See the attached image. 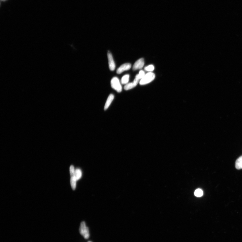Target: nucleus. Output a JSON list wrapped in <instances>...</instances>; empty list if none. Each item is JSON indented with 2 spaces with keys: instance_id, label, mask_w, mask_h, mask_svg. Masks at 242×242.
Segmentation results:
<instances>
[{
  "instance_id": "nucleus-1",
  "label": "nucleus",
  "mask_w": 242,
  "mask_h": 242,
  "mask_svg": "<svg viewBox=\"0 0 242 242\" xmlns=\"http://www.w3.org/2000/svg\"><path fill=\"white\" fill-rule=\"evenodd\" d=\"M155 75L153 73L150 72L145 74L142 79L140 81V84L144 85L149 83L155 79Z\"/></svg>"
},
{
  "instance_id": "nucleus-2",
  "label": "nucleus",
  "mask_w": 242,
  "mask_h": 242,
  "mask_svg": "<svg viewBox=\"0 0 242 242\" xmlns=\"http://www.w3.org/2000/svg\"><path fill=\"white\" fill-rule=\"evenodd\" d=\"M111 85L112 89L118 93H120L122 91V85L118 77H113L111 81Z\"/></svg>"
},
{
  "instance_id": "nucleus-3",
  "label": "nucleus",
  "mask_w": 242,
  "mask_h": 242,
  "mask_svg": "<svg viewBox=\"0 0 242 242\" xmlns=\"http://www.w3.org/2000/svg\"><path fill=\"white\" fill-rule=\"evenodd\" d=\"M79 232L83 236L85 239H87L90 237L89 228L86 226L84 222H83L81 223L79 228Z\"/></svg>"
},
{
  "instance_id": "nucleus-4",
  "label": "nucleus",
  "mask_w": 242,
  "mask_h": 242,
  "mask_svg": "<svg viewBox=\"0 0 242 242\" xmlns=\"http://www.w3.org/2000/svg\"><path fill=\"white\" fill-rule=\"evenodd\" d=\"M140 80L139 78L136 76V77L133 82L128 83L127 84L125 85L124 87V90L126 91L129 90L134 88L138 84Z\"/></svg>"
},
{
  "instance_id": "nucleus-5",
  "label": "nucleus",
  "mask_w": 242,
  "mask_h": 242,
  "mask_svg": "<svg viewBox=\"0 0 242 242\" xmlns=\"http://www.w3.org/2000/svg\"><path fill=\"white\" fill-rule=\"evenodd\" d=\"M107 56L110 69L111 71H114L115 68V64L112 55L110 52L109 51L108 52Z\"/></svg>"
},
{
  "instance_id": "nucleus-6",
  "label": "nucleus",
  "mask_w": 242,
  "mask_h": 242,
  "mask_svg": "<svg viewBox=\"0 0 242 242\" xmlns=\"http://www.w3.org/2000/svg\"><path fill=\"white\" fill-rule=\"evenodd\" d=\"M131 64L129 63H125L121 65L117 70L116 72L118 74L122 73L123 72L130 69Z\"/></svg>"
},
{
  "instance_id": "nucleus-7",
  "label": "nucleus",
  "mask_w": 242,
  "mask_h": 242,
  "mask_svg": "<svg viewBox=\"0 0 242 242\" xmlns=\"http://www.w3.org/2000/svg\"><path fill=\"white\" fill-rule=\"evenodd\" d=\"M144 60L143 58L140 59L136 62L133 66V70H135L141 69L144 65Z\"/></svg>"
},
{
  "instance_id": "nucleus-8",
  "label": "nucleus",
  "mask_w": 242,
  "mask_h": 242,
  "mask_svg": "<svg viewBox=\"0 0 242 242\" xmlns=\"http://www.w3.org/2000/svg\"><path fill=\"white\" fill-rule=\"evenodd\" d=\"M114 96L112 94H110L109 95L107 98L106 101V102L105 106H104V110H107L108 108L111 105L112 103L113 100H114Z\"/></svg>"
},
{
  "instance_id": "nucleus-9",
  "label": "nucleus",
  "mask_w": 242,
  "mask_h": 242,
  "mask_svg": "<svg viewBox=\"0 0 242 242\" xmlns=\"http://www.w3.org/2000/svg\"><path fill=\"white\" fill-rule=\"evenodd\" d=\"M236 168L238 169H242V156H241L236 160L235 163Z\"/></svg>"
},
{
  "instance_id": "nucleus-10",
  "label": "nucleus",
  "mask_w": 242,
  "mask_h": 242,
  "mask_svg": "<svg viewBox=\"0 0 242 242\" xmlns=\"http://www.w3.org/2000/svg\"><path fill=\"white\" fill-rule=\"evenodd\" d=\"M130 75L129 74H126L124 75L121 80V83L122 85H126L128 83L129 81Z\"/></svg>"
},
{
  "instance_id": "nucleus-11",
  "label": "nucleus",
  "mask_w": 242,
  "mask_h": 242,
  "mask_svg": "<svg viewBox=\"0 0 242 242\" xmlns=\"http://www.w3.org/2000/svg\"><path fill=\"white\" fill-rule=\"evenodd\" d=\"M82 176V172L81 169H76L75 170V173H74V176L76 178V180H79L81 178Z\"/></svg>"
},
{
  "instance_id": "nucleus-12",
  "label": "nucleus",
  "mask_w": 242,
  "mask_h": 242,
  "mask_svg": "<svg viewBox=\"0 0 242 242\" xmlns=\"http://www.w3.org/2000/svg\"><path fill=\"white\" fill-rule=\"evenodd\" d=\"M76 181L77 180H76L75 177L74 176L71 177V185L72 189L73 190H75L76 188Z\"/></svg>"
},
{
  "instance_id": "nucleus-13",
  "label": "nucleus",
  "mask_w": 242,
  "mask_h": 242,
  "mask_svg": "<svg viewBox=\"0 0 242 242\" xmlns=\"http://www.w3.org/2000/svg\"><path fill=\"white\" fill-rule=\"evenodd\" d=\"M194 195L196 197H200L203 195V192L201 189H197L195 191Z\"/></svg>"
},
{
  "instance_id": "nucleus-14",
  "label": "nucleus",
  "mask_w": 242,
  "mask_h": 242,
  "mask_svg": "<svg viewBox=\"0 0 242 242\" xmlns=\"http://www.w3.org/2000/svg\"><path fill=\"white\" fill-rule=\"evenodd\" d=\"M154 69V67L152 65H149L145 67V70L147 71L151 72L153 71Z\"/></svg>"
},
{
  "instance_id": "nucleus-15",
  "label": "nucleus",
  "mask_w": 242,
  "mask_h": 242,
  "mask_svg": "<svg viewBox=\"0 0 242 242\" xmlns=\"http://www.w3.org/2000/svg\"><path fill=\"white\" fill-rule=\"evenodd\" d=\"M145 74L144 71H143V70H141L139 72V73L138 74H137V75L136 76H137V77H138L140 80H141L142 79L143 77H144Z\"/></svg>"
},
{
  "instance_id": "nucleus-16",
  "label": "nucleus",
  "mask_w": 242,
  "mask_h": 242,
  "mask_svg": "<svg viewBox=\"0 0 242 242\" xmlns=\"http://www.w3.org/2000/svg\"><path fill=\"white\" fill-rule=\"evenodd\" d=\"M75 170L73 165H71L70 167V172L71 176H74L75 173Z\"/></svg>"
},
{
  "instance_id": "nucleus-17",
  "label": "nucleus",
  "mask_w": 242,
  "mask_h": 242,
  "mask_svg": "<svg viewBox=\"0 0 242 242\" xmlns=\"http://www.w3.org/2000/svg\"><path fill=\"white\" fill-rule=\"evenodd\" d=\"M91 242V241H89V242Z\"/></svg>"
}]
</instances>
